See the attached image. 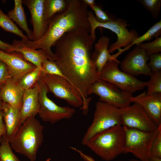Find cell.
<instances>
[{"mask_svg":"<svg viewBox=\"0 0 161 161\" xmlns=\"http://www.w3.org/2000/svg\"><path fill=\"white\" fill-rule=\"evenodd\" d=\"M94 41L85 29L65 33L54 46L55 61L63 75L77 89L83 101V110H88L91 100L88 92L99 79V73L92 59Z\"/></svg>","mask_w":161,"mask_h":161,"instance_id":"6da1fadb","label":"cell"},{"mask_svg":"<svg viewBox=\"0 0 161 161\" xmlns=\"http://www.w3.org/2000/svg\"><path fill=\"white\" fill-rule=\"evenodd\" d=\"M87 6L83 0H67L65 9L49 20L47 30L41 38L37 41H21L28 48L42 49L48 59L55 61L56 56L51 48L65 33L83 28L90 34Z\"/></svg>","mask_w":161,"mask_h":161,"instance_id":"7a4b0ae2","label":"cell"},{"mask_svg":"<svg viewBox=\"0 0 161 161\" xmlns=\"http://www.w3.org/2000/svg\"><path fill=\"white\" fill-rule=\"evenodd\" d=\"M44 129L35 117L29 118L22 124L16 134L10 140L11 148L31 161H35L43 140Z\"/></svg>","mask_w":161,"mask_h":161,"instance_id":"3957f363","label":"cell"},{"mask_svg":"<svg viewBox=\"0 0 161 161\" xmlns=\"http://www.w3.org/2000/svg\"><path fill=\"white\" fill-rule=\"evenodd\" d=\"M125 137L123 127L116 126L96 134L86 146L103 160L109 161L124 153Z\"/></svg>","mask_w":161,"mask_h":161,"instance_id":"277c9868","label":"cell"},{"mask_svg":"<svg viewBox=\"0 0 161 161\" xmlns=\"http://www.w3.org/2000/svg\"><path fill=\"white\" fill-rule=\"evenodd\" d=\"M88 20L91 27L90 36L94 42L96 38L95 30L97 27L108 29L115 33L117 36V41L110 45L109 48V53H112L115 50L122 47L126 49L134 41L139 37L138 32L134 30H130L127 27L130 25L127 21L121 18H114L111 21L101 23L98 22L94 14L91 11H88Z\"/></svg>","mask_w":161,"mask_h":161,"instance_id":"5b68a950","label":"cell"},{"mask_svg":"<svg viewBox=\"0 0 161 161\" xmlns=\"http://www.w3.org/2000/svg\"><path fill=\"white\" fill-rule=\"evenodd\" d=\"M92 123L88 128L82 141L86 145L95 135L114 126H122L121 109L100 100L95 104Z\"/></svg>","mask_w":161,"mask_h":161,"instance_id":"8992f818","label":"cell"},{"mask_svg":"<svg viewBox=\"0 0 161 161\" xmlns=\"http://www.w3.org/2000/svg\"><path fill=\"white\" fill-rule=\"evenodd\" d=\"M117 58L109 60L99 73V78L111 83L120 89L132 94L143 89L146 87L148 81H141L135 76L120 70Z\"/></svg>","mask_w":161,"mask_h":161,"instance_id":"52a82bcc","label":"cell"},{"mask_svg":"<svg viewBox=\"0 0 161 161\" xmlns=\"http://www.w3.org/2000/svg\"><path fill=\"white\" fill-rule=\"evenodd\" d=\"M123 128L125 133L124 153H131L140 160H148L151 157L152 144L161 129V125L157 130L151 132Z\"/></svg>","mask_w":161,"mask_h":161,"instance_id":"ba28073f","label":"cell"},{"mask_svg":"<svg viewBox=\"0 0 161 161\" xmlns=\"http://www.w3.org/2000/svg\"><path fill=\"white\" fill-rule=\"evenodd\" d=\"M41 80L45 86L48 92L66 101L75 107L81 108L83 105L82 98L75 87L66 78L47 74L42 71Z\"/></svg>","mask_w":161,"mask_h":161,"instance_id":"9c48e42d","label":"cell"},{"mask_svg":"<svg viewBox=\"0 0 161 161\" xmlns=\"http://www.w3.org/2000/svg\"><path fill=\"white\" fill-rule=\"evenodd\" d=\"M94 94L99 97L100 101L122 109L131 103L132 94L123 91L114 85L99 79L90 87L88 95Z\"/></svg>","mask_w":161,"mask_h":161,"instance_id":"30bf717a","label":"cell"},{"mask_svg":"<svg viewBox=\"0 0 161 161\" xmlns=\"http://www.w3.org/2000/svg\"><path fill=\"white\" fill-rule=\"evenodd\" d=\"M39 100L40 105L38 114L44 122L55 123L64 119H69L74 115L75 110L68 106H58L48 97V92L44 83L40 80Z\"/></svg>","mask_w":161,"mask_h":161,"instance_id":"8fae6325","label":"cell"},{"mask_svg":"<svg viewBox=\"0 0 161 161\" xmlns=\"http://www.w3.org/2000/svg\"><path fill=\"white\" fill-rule=\"evenodd\" d=\"M121 118L123 127L144 131H155L160 125L157 124L141 106L136 103L121 109Z\"/></svg>","mask_w":161,"mask_h":161,"instance_id":"7c38bea8","label":"cell"},{"mask_svg":"<svg viewBox=\"0 0 161 161\" xmlns=\"http://www.w3.org/2000/svg\"><path fill=\"white\" fill-rule=\"evenodd\" d=\"M148 59L144 50L136 46L121 61V70L134 76L141 75L150 76L152 72L148 66Z\"/></svg>","mask_w":161,"mask_h":161,"instance_id":"4fadbf2b","label":"cell"},{"mask_svg":"<svg viewBox=\"0 0 161 161\" xmlns=\"http://www.w3.org/2000/svg\"><path fill=\"white\" fill-rule=\"evenodd\" d=\"M44 0H22L23 4L29 9L31 15V21L33 27L32 41L41 38L46 33L48 23L44 12Z\"/></svg>","mask_w":161,"mask_h":161,"instance_id":"5bb4252c","label":"cell"},{"mask_svg":"<svg viewBox=\"0 0 161 161\" xmlns=\"http://www.w3.org/2000/svg\"><path fill=\"white\" fill-rule=\"evenodd\" d=\"M0 60L7 66L11 77L17 82L24 75L36 67L19 52L8 53L0 50Z\"/></svg>","mask_w":161,"mask_h":161,"instance_id":"9a60e30c","label":"cell"},{"mask_svg":"<svg viewBox=\"0 0 161 161\" xmlns=\"http://www.w3.org/2000/svg\"><path fill=\"white\" fill-rule=\"evenodd\" d=\"M131 102L139 104L158 125H161V93L148 95L146 91L130 98Z\"/></svg>","mask_w":161,"mask_h":161,"instance_id":"2e32d148","label":"cell"},{"mask_svg":"<svg viewBox=\"0 0 161 161\" xmlns=\"http://www.w3.org/2000/svg\"><path fill=\"white\" fill-rule=\"evenodd\" d=\"M39 81L34 87L24 92L22 106L20 110L22 124L29 118L35 117L38 114L40 107Z\"/></svg>","mask_w":161,"mask_h":161,"instance_id":"e0dca14e","label":"cell"},{"mask_svg":"<svg viewBox=\"0 0 161 161\" xmlns=\"http://www.w3.org/2000/svg\"><path fill=\"white\" fill-rule=\"evenodd\" d=\"M24 92L18 82L10 77L2 84L0 96L4 102L20 110Z\"/></svg>","mask_w":161,"mask_h":161,"instance_id":"ac0fdd59","label":"cell"},{"mask_svg":"<svg viewBox=\"0 0 161 161\" xmlns=\"http://www.w3.org/2000/svg\"><path fill=\"white\" fill-rule=\"evenodd\" d=\"M110 41L109 37L102 36L94 44L92 59L99 73L109 60L117 58L120 55L118 52L113 55L110 54L109 51Z\"/></svg>","mask_w":161,"mask_h":161,"instance_id":"d6986e66","label":"cell"},{"mask_svg":"<svg viewBox=\"0 0 161 161\" xmlns=\"http://www.w3.org/2000/svg\"><path fill=\"white\" fill-rule=\"evenodd\" d=\"M6 129V136L10 140L18 132L22 123L20 110L4 102L2 109Z\"/></svg>","mask_w":161,"mask_h":161,"instance_id":"ffe728a7","label":"cell"},{"mask_svg":"<svg viewBox=\"0 0 161 161\" xmlns=\"http://www.w3.org/2000/svg\"><path fill=\"white\" fill-rule=\"evenodd\" d=\"M12 45L16 48V52L20 53L24 59L36 67L41 68L43 61L48 59L45 52L41 49L36 50L28 47L21 40H14Z\"/></svg>","mask_w":161,"mask_h":161,"instance_id":"44dd1931","label":"cell"},{"mask_svg":"<svg viewBox=\"0 0 161 161\" xmlns=\"http://www.w3.org/2000/svg\"><path fill=\"white\" fill-rule=\"evenodd\" d=\"M14 7L8 12L7 15L27 33L28 39L33 41V32L28 27L22 0H14Z\"/></svg>","mask_w":161,"mask_h":161,"instance_id":"7402d4cb","label":"cell"},{"mask_svg":"<svg viewBox=\"0 0 161 161\" xmlns=\"http://www.w3.org/2000/svg\"><path fill=\"white\" fill-rule=\"evenodd\" d=\"M42 71L41 68L36 67L20 78L17 82L24 91L32 88L39 82Z\"/></svg>","mask_w":161,"mask_h":161,"instance_id":"603a6c76","label":"cell"},{"mask_svg":"<svg viewBox=\"0 0 161 161\" xmlns=\"http://www.w3.org/2000/svg\"><path fill=\"white\" fill-rule=\"evenodd\" d=\"M67 5V0H44V14L48 22L56 14L64 10Z\"/></svg>","mask_w":161,"mask_h":161,"instance_id":"cb8c5ba5","label":"cell"},{"mask_svg":"<svg viewBox=\"0 0 161 161\" xmlns=\"http://www.w3.org/2000/svg\"><path fill=\"white\" fill-rule=\"evenodd\" d=\"M0 27L4 30L12 33L19 36L23 41L29 39L9 17L7 15L4 14L0 7Z\"/></svg>","mask_w":161,"mask_h":161,"instance_id":"d4e9b609","label":"cell"},{"mask_svg":"<svg viewBox=\"0 0 161 161\" xmlns=\"http://www.w3.org/2000/svg\"><path fill=\"white\" fill-rule=\"evenodd\" d=\"M161 35L160 20L151 27L144 34L135 40L132 44L126 49V50L128 49L130 47L134 44L137 46L145 41H150L154 38H155V39H157Z\"/></svg>","mask_w":161,"mask_h":161,"instance_id":"484cf974","label":"cell"},{"mask_svg":"<svg viewBox=\"0 0 161 161\" xmlns=\"http://www.w3.org/2000/svg\"><path fill=\"white\" fill-rule=\"evenodd\" d=\"M0 161H21L13 152L5 135L3 136L1 139Z\"/></svg>","mask_w":161,"mask_h":161,"instance_id":"4316f807","label":"cell"},{"mask_svg":"<svg viewBox=\"0 0 161 161\" xmlns=\"http://www.w3.org/2000/svg\"><path fill=\"white\" fill-rule=\"evenodd\" d=\"M150 77L146 86L147 94L151 95L161 93V71L152 72Z\"/></svg>","mask_w":161,"mask_h":161,"instance_id":"83f0119b","label":"cell"},{"mask_svg":"<svg viewBox=\"0 0 161 161\" xmlns=\"http://www.w3.org/2000/svg\"><path fill=\"white\" fill-rule=\"evenodd\" d=\"M137 1L151 13L154 19L158 18L160 11L161 0H137Z\"/></svg>","mask_w":161,"mask_h":161,"instance_id":"f1b7e54d","label":"cell"},{"mask_svg":"<svg viewBox=\"0 0 161 161\" xmlns=\"http://www.w3.org/2000/svg\"><path fill=\"white\" fill-rule=\"evenodd\" d=\"M144 50L148 56L161 52V36L159 37L153 41L141 43L136 46Z\"/></svg>","mask_w":161,"mask_h":161,"instance_id":"f546056e","label":"cell"},{"mask_svg":"<svg viewBox=\"0 0 161 161\" xmlns=\"http://www.w3.org/2000/svg\"><path fill=\"white\" fill-rule=\"evenodd\" d=\"M41 68L42 71L46 73L57 75L66 78L59 66L55 61L46 59L42 62Z\"/></svg>","mask_w":161,"mask_h":161,"instance_id":"4dcf8cb0","label":"cell"},{"mask_svg":"<svg viewBox=\"0 0 161 161\" xmlns=\"http://www.w3.org/2000/svg\"><path fill=\"white\" fill-rule=\"evenodd\" d=\"M148 57L149 62L147 64L152 72L161 71V53L152 54Z\"/></svg>","mask_w":161,"mask_h":161,"instance_id":"1f68e13d","label":"cell"},{"mask_svg":"<svg viewBox=\"0 0 161 161\" xmlns=\"http://www.w3.org/2000/svg\"><path fill=\"white\" fill-rule=\"evenodd\" d=\"M90 7L94 11L97 21L99 22L106 23L114 18L110 17L101 8L96 4Z\"/></svg>","mask_w":161,"mask_h":161,"instance_id":"d6a6232c","label":"cell"},{"mask_svg":"<svg viewBox=\"0 0 161 161\" xmlns=\"http://www.w3.org/2000/svg\"><path fill=\"white\" fill-rule=\"evenodd\" d=\"M150 156L151 157L161 158V129L153 142Z\"/></svg>","mask_w":161,"mask_h":161,"instance_id":"836d02e7","label":"cell"},{"mask_svg":"<svg viewBox=\"0 0 161 161\" xmlns=\"http://www.w3.org/2000/svg\"><path fill=\"white\" fill-rule=\"evenodd\" d=\"M10 77L7 66L0 60V84H3Z\"/></svg>","mask_w":161,"mask_h":161,"instance_id":"e575fe53","label":"cell"},{"mask_svg":"<svg viewBox=\"0 0 161 161\" xmlns=\"http://www.w3.org/2000/svg\"><path fill=\"white\" fill-rule=\"evenodd\" d=\"M0 49L8 53H11L16 51V48L12 44L4 42L1 40H0Z\"/></svg>","mask_w":161,"mask_h":161,"instance_id":"d590c367","label":"cell"},{"mask_svg":"<svg viewBox=\"0 0 161 161\" xmlns=\"http://www.w3.org/2000/svg\"><path fill=\"white\" fill-rule=\"evenodd\" d=\"M6 129L3 121L2 112L0 110V144L2 137L6 134Z\"/></svg>","mask_w":161,"mask_h":161,"instance_id":"8d00e7d4","label":"cell"},{"mask_svg":"<svg viewBox=\"0 0 161 161\" xmlns=\"http://www.w3.org/2000/svg\"><path fill=\"white\" fill-rule=\"evenodd\" d=\"M129 161H161V158L151 157L148 160L146 161L142 160L139 159H131Z\"/></svg>","mask_w":161,"mask_h":161,"instance_id":"74e56055","label":"cell"},{"mask_svg":"<svg viewBox=\"0 0 161 161\" xmlns=\"http://www.w3.org/2000/svg\"><path fill=\"white\" fill-rule=\"evenodd\" d=\"M83 1L87 6L90 7L95 4L94 0H83Z\"/></svg>","mask_w":161,"mask_h":161,"instance_id":"f35d334b","label":"cell"},{"mask_svg":"<svg viewBox=\"0 0 161 161\" xmlns=\"http://www.w3.org/2000/svg\"><path fill=\"white\" fill-rule=\"evenodd\" d=\"M4 102L0 96V110H2Z\"/></svg>","mask_w":161,"mask_h":161,"instance_id":"ab89813d","label":"cell"},{"mask_svg":"<svg viewBox=\"0 0 161 161\" xmlns=\"http://www.w3.org/2000/svg\"><path fill=\"white\" fill-rule=\"evenodd\" d=\"M51 160V158L49 157L47 158L45 161H50Z\"/></svg>","mask_w":161,"mask_h":161,"instance_id":"60d3db41","label":"cell"},{"mask_svg":"<svg viewBox=\"0 0 161 161\" xmlns=\"http://www.w3.org/2000/svg\"><path fill=\"white\" fill-rule=\"evenodd\" d=\"M2 84H0V91L1 90V86H2Z\"/></svg>","mask_w":161,"mask_h":161,"instance_id":"b9f144b4","label":"cell"}]
</instances>
